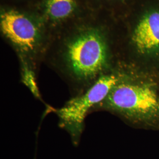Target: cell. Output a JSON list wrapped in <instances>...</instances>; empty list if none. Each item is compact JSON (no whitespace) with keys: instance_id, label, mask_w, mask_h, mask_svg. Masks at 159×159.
I'll return each mask as SVG.
<instances>
[{"instance_id":"1","label":"cell","mask_w":159,"mask_h":159,"mask_svg":"<svg viewBox=\"0 0 159 159\" xmlns=\"http://www.w3.org/2000/svg\"><path fill=\"white\" fill-rule=\"evenodd\" d=\"M106 12L91 15L54 36L44 63L63 80L71 98L116 68Z\"/></svg>"},{"instance_id":"2","label":"cell","mask_w":159,"mask_h":159,"mask_svg":"<svg viewBox=\"0 0 159 159\" xmlns=\"http://www.w3.org/2000/svg\"><path fill=\"white\" fill-rule=\"evenodd\" d=\"M0 32L17 55L21 81L41 99L37 78L51 42V35L35 9L1 4Z\"/></svg>"},{"instance_id":"3","label":"cell","mask_w":159,"mask_h":159,"mask_svg":"<svg viewBox=\"0 0 159 159\" xmlns=\"http://www.w3.org/2000/svg\"><path fill=\"white\" fill-rule=\"evenodd\" d=\"M120 70L118 82L91 113L106 110L134 124L159 125V94L155 85L139 79L129 69Z\"/></svg>"},{"instance_id":"4","label":"cell","mask_w":159,"mask_h":159,"mask_svg":"<svg viewBox=\"0 0 159 159\" xmlns=\"http://www.w3.org/2000/svg\"><path fill=\"white\" fill-rule=\"evenodd\" d=\"M121 71L116 67L103 75L90 89L79 96L71 98L58 111L61 126L78 140L83 129L84 120L96 105L102 101L118 82Z\"/></svg>"},{"instance_id":"5","label":"cell","mask_w":159,"mask_h":159,"mask_svg":"<svg viewBox=\"0 0 159 159\" xmlns=\"http://www.w3.org/2000/svg\"><path fill=\"white\" fill-rule=\"evenodd\" d=\"M35 9L51 38L95 11L90 0H42Z\"/></svg>"},{"instance_id":"6","label":"cell","mask_w":159,"mask_h":159,"mask_svg":"<svg viewBox=\"0 0 159 159\" xmlns=\"http://www.w3.org/2000/svg\"><path fill=\"white\" fill-rule=\"evenodd\" d=\"M129 43L140 54L159 48V12L148 14L137 23L129 37Z\"/></svg>"},{"instance_id":"7","label":"cell","mask_w":159,"mask_h":159,"mask_svg":"<svg viewBox=\"0 0 159 159\" xmlns=\"http://www.w3.org/2000/svg\"><path fill=\"white\" fill-rule=\"evenodd\" d=\"M42 0H2L1 4L35 8Z\"/></svg>"},{"instance_id":"8","label":"cell","mask_w":159,"mask_h":159,"mask_svg":"<svg viewBox=\"0 0 159 159\" xmlns=\"http://www.w3.org/2000/svg\"><path fill=\"white\" fill-rule=\"evenodd\" d=\"M122 0H90L91 6L94 11L104 12L106 8L112 6L114 2L121 1Z\"/></svg>"}]
</instances>
